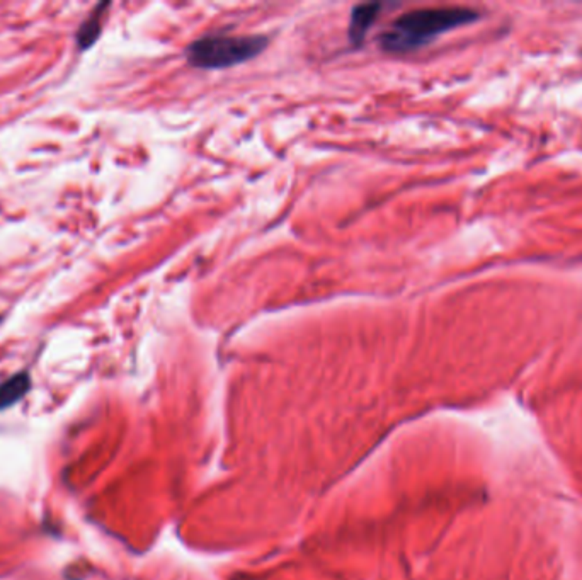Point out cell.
<instances>
[{
    "label": "cell",
    "mask_w": 582,
    "mask_h": 580,
    "mask_svg": "<svg viewBox=\"0 0 582 580\" xmlns=\"http://www.w3.org/2000/svg\"><path fill=\"white\" fill-rule=\"evenodd\" d=\"M479 14L467 7H431L405 12L380 35V46L388 53H407L429 43L433 37L475 21Z\"/></svg>",
    "instance_id": "6da1fadb"
},
{
    "label": "cell",
    "mask_w": 582,
    "mask_h": 580,
    "mask_svg": "<svg viewBox=\"0 0 582 580\" xmlns=\"http://www.w3.org/2000/svg\"><path fill=\"white\" fill-rule=\"evenodd\" d=\"M268 44V37L261 35L230 36L223 33L198 37L187 46V62L196 69H228L254 58Z\"/></svg>",
    "instance_id": "7a4b0ae2"
},
{
    "label": "cell",
    "mask_w": 582,
    "mask_h": 580,
    "mask_svg": "<svg viewBox=\"0 0 582 580\" xmlns=\"http://www.w3.org/2000/svg\"><path fill=\"white\" fill-rule=\"evenodd\" d=\"M382 3H359L351 10V21H349V40L352 44H361L368 29L375 22L382 10Z\"/></svg>",
    "instance_id": "3957f363"
},
{
    "label": "cell",
    "mask_w": 582,
    "mask_h": 580,
    "mask_svg": "<svg viewBox=\"0 0 582 580\" xmlns=\"http://www.w3.org/2000/svg\"><path fill=\"white\" fill-rule=\"evenodd\" d=\"M106 9H110V3H99V6H96V9L92 10L91 16L78 26L75 41H77V46L80 48V50H89V48L96 44L97 37L103 33V17Z\"/></svg>",
    "instance_id": "277c9868"
},
{
    "label": "cell",
    "mask_w": 582,
    "mask_h": 580,
    "mask_svg": "<svg viewBox=\"0 0 582 580\" xmlns=\"http://www.w3.org/2000/svg\"><path fill=\"white\" fill-rule=\"evenodd\" d=\"M31 388V376L28 371H19L3 383H0V410L17 404Z\"/></svg>",
    "instance_id": "5b68a950"
},
{
    "label": "cell",
    "mask_w": 582,
    "mask_h": 580,
    "mask_svg": "<svg viewBox=\"0 0 582 580\" xmlns=\"http://www.w3.org/2000/svg\"><path fill=\"white\" fill-rule=\"evenodd\" d=\"M0 322H2V316H0Z\"/></svg>",
    "instance_id": "8992f818"
}]
</instances>
